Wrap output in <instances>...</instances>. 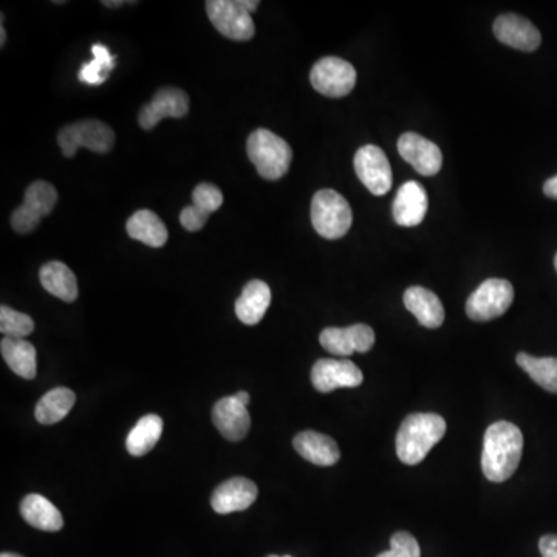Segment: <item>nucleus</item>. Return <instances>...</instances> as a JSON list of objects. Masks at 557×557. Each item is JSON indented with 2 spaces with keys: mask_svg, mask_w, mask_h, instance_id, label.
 Wrapping results in <instances>:
<instances>
[{
  "mask_svg": "<svg viewBox=\"0 0 557 557\" xmlns=\"http://www.w3.org/2000/svg\"><path fill=\"white\" fill-rule=\"evenodd\" d=\"M355 67L344 59L327 56L319 59L310 73L311 86L329 98L347 96L356 86Z\"/></svg>",
  "mask_w": 557,
  "mask_h": 557,
  "instance_id": "obj_9",
  "label": "nucleus"
},
{
  "mask_svg": "<svg viewBox=\"0 0 557 557\" xmlns=\"http://www.w3.org/2000/svg\"><path fill=\"white\" fill-rule=\"evenodd\" d=\"M356 175L373 195H386L392 189L393 175L387 155L373 144L361 147L353 160Z\"/></svg>",
  "mask_w": 557,
  "mask_h": 557,
  "instance_id": "obj_10",
  "label": "nucleus"
},
{
  "mask_svg": "<svg viewBox=\"0 0 557 557\" xmlns=\"http://www.w3.org/2000/svg\"><path fill=\"white\" fill-rule=\"evenodd\" d=\"M293 446L302 458L316 466H333L341 458L336 441L319 432H301L294 437Z\"/></svg>",
  "mask_w": 557,
  "mask_h": 557,
  "instance_id": "obj_21",
  "label": "nucleus"
},
{
  "mask_svg": "<svg viewBox=\"0 0 557 557\" xmlns=\"http://www.w3.org/2000/svg\"><path fill=\"white\" fill-rule=\"evenodd\" d=\"M212 421L220 434L229 441H240L247 437L251 428V417L247 406L236 397H226L217 401L212 409Z\"/></svg>",
  "mask_w": 557,
  "mask_h": 557,
  "instance_id": "obj_18",
  "label": "nucleus"
},
{
  "mask_svg": "<svg viewBox=\"0 0 557 557\" xmlns=\"http://www.w3.org/2000/svg\"><path fill=\"white\" fill-rule=\"evenodd\" d=\"M321 346L336 356H350L353 353H367L375 346V332L366 324H355L338 329L329 327L319 336Z\"/></svg>",
  "mask_w": 557,
  "mask_h": 557,
  "instance_id": "obj_13",
  "label": "nucleus"
},
{
  "mask_svg": "<svg viewBox=\"0 0 557 557\" xmlns=\"http://www.w3.org/2000/svg\"><path fill=\"white\" fill-rule=\"evenodd\" d=\"M256 483L245 477L226 480L214 491L211 497L212 510L217 514H231L247 510L256 502Z\"/></svg>",
  "mask_w": 557,
  "mask_h": 557,
  "instance_id": "obj_17",
  "label": "nucleus"
},
{
  "mask_svg": "<svg viewBox=\"0 0 557 557\" xmlns=\"http://www.w3.org/2000/svg\"><path fill=\"white\" fill-rule=\"evenodd\" d=\"M516 361L534 383L548 392L557 393V358H536L528 353H519Z\"/></svg>",
  "mask_w": 557,
  "mask_h": 557,
  "instance_id": "obj_29",
  "label": "nucleus"
},
{
  "mask_svg": "<svg viewBox=\"0 0 557 557\" xmlns=\"http://www.w3.org/2000/svg\"><path fill=\"white\" fill-rule=\"evenodd\" d=\"M163 434V420L155 414L144 415L127 435V451L134 457L151 452Z\"/></svg>",
  "mask_w": 557,
  "mask_h": 557,
  "instance_id": "obj_27",
  "label": "nucleus"
},
{
  "mask_svg": "<svg viewBox=\"0 0 557 557\" xmlns=\"http://www.w3.org/2000/svg\"><path fill=\"white\" fill-rule=\"evenodd\" d=\"M123 4L124 2H103V5H106V7H121Z\"/></svg>",
  "mask_w": 557,
  "mask_h": 557,
  "instance_id": "obj_38",
  "label": "nucleus"
},
{
  "mask_svg": "<svg viewBox=\"0 0 557 557\" xmlns=\"http://www.w3.org/2000/svg\"><path fill=\"white\" fill-rule=\"evenodd\" d=\"M364 375L349 359H319L311 370V383L321 393H330L342 387H358Z\"/></svg>",
  "mask_w": 557,
  "mask_h": 557,
  "instance_id": "obj_11",
  "label": "nucleus"
},
{
  "mask_svg": "<svg viewBox=\"0 0 557 557\" xmlns=\"http://www.w3.org/2000/svg\"><path fill=\"white\" fill-rule=\"evenodd\" d=\"M58 144L65 158L75 157L79 147L96 154H106L115 144L112 127L103 121L83 120L62 127L58 134Z\"/></svg>",
  "mask_w": 557,
  "mask_h": 557,
  "instance_id": "obj_5",
  "label": "nucleus"
},
{
  "mask_svg": "<svg viewBox=\"0 0 557 557\" xmlns=\"http://www.w3.org/2000/svg\"><path fill=\"white\" fill-rule=\"evenodd\" d=\"M127 234L147 247H165L169 239L168 228L154 211L140 209L127 220Z\"/></svg>",
  "mask_w": 557,
  "mask_h": 557,
  "instance_id": "obj_24",
  "label": "nucleus"
},
{
  "mask_svg": "<svg viewBox=\"0 0 557 557\" xmlns=\"http://www.w3.org/2000/svg\"><path fill=\"white\" fill-rule=\"evenodd\" d=\"M93 59L81 65L79 81L89 86H101L106 83L109 73L115 69V56L109 52L106 45L95 44L92 47Z\"/></svg>",
  "mask_w": 557,
  "mask_h": 557,
  "instance_id": "obj_30",
  "label": "nucleus"
},
{
  "mask_svg": "<svg viewBox=\"0 0 557 557\" xmlns=\"http://www.w3.org/2000/svg\"><path fill=\"white\" fill-rule=\"evenodd\" d=\"M234 397H236L237 400L240 401V403L245 404V406H248V404H250V395H248V392H243V390H240V392H237Z\"/></svg>",
  "mask_w": 557,
  "mask_h": 557,
  "instance_id": "obj_36",
  "label": "nucleus"
},
{
  "mask_svg": "<svg viewBox=\"0 0 557 557\" xmlns=\"http://www.w3.org/2000/svg\"><path fill=\"white\" fill-rule=\"evenodd\" d=\"M42 287L64 302L78 298V282L75 273L62 262H48L39 271Z\"/></svg>",
  "mask_w": 557,
  "mask_h": 557,
  "instance_id": "obj_25",
  "label": "nucleus"
},
{
  "mask_svg": "<svg viewBox=\"0 0 557 557\" xmlns=\"http://www.w3.org/2000/svg\"><path fill=\"white\" fill-rule=\"evenodd\" d=\"M376 557H421L420 545L411 533L398 531L390 539V550Z\"/></svg>",
  "mask_w": 557,
  "mask_h": 557,
  "instance_id": "obj_32",
  "label": "nucleus"
},
{
  "mask_svg": "<svg viewBox=\"0 0 557 557\" xmlns=\"http://www.w3.org/2000/svg\"><path fill=\"white\" fill-rule=\"evenodd\" d=\"M446 434V421L437 414H411L397 434V454L404 465L415 466L428 457Z\"/></svg>",
  "mask_w": 557,
  "mask_h": 557,
  "instance_id": "obj_2",
  "label": "nucleus"
},
{
  "mask_svg": "<svg viewBox=\"0 0 557 557\" xmlns=\"http://www.w3.org/2000/svg\"><path fill=\"white\" fill-rule=\"evenodd\" d=\"M268 557H281V556H268ZM282 557H291V556H282Z\"/></svg>",
  "mask_w": 557,
  "mask_h": 557,
  "instance_id": "obj_41",
  "label": "nucleus"
},
{
  "mask_svg": "<svg viewBox=\"0 0 557 557\" xmlns=\"http://www.w3.org/2000/svg\"><path fill=\"white\" fill-rule=\"evenodd\" d=\"M514 301V288L505 279H486L466 301V315L472 321H493L505 315Z\"/></svg>",
  "mask_w": 557,
  "mask_h": 557,
  "instance_id": "obj_7",
  "label": "nucleus"
},
{
  "mask_svg": "<svg viewBox=\"0 0 557 557\" xmlns=\"http://www.w3.org/2000/svg\"><path fill=\"white\" fill-rule=\"evenodd\" d=\"M242 4L245 10L250 14H253L254 11L257 10V7H259V2H257V0H242Z\"/></svg>",
  "mask_w": 557,
  "mask_h": 557,
  "instance_id": "obj_35",
  "label": "nucleus"
},
{
  "mask_svg": "<svg viewBox=\"0 0 557 557\" xmlns=\"http://www.w3.org/2000/svg\"><path fill=\"white\" fill-rule=\"evenodd\" d=\"M554 268H556V271H557V254H556V257H554Z\"/></svg>",
  "mask_w": 557,
  "mask_h": 557,
  "instance_id": "obj_40",
  "label": "nucleus"
},
{
  "mask_svg": "<svg viewBox=\"0 0 557 557\" xmlns=\"http://www.w3.org/2000/svg\"><path fill=\"white\" fill-rule=\"evenodd\" d=\"M0 557H24V556H21V554H16V553H2L0 554Z\"/></svg>",
  "mask_w": 557,
  "mask_h": 557,
  "instance_id": "obj_39",
  "label": "nucleus"
},
{
  "mask_svg": "<svg viewBox=\"0 0 557 557\" xmlns=\"http://www.w3.org/2000/svg\"><path fill=\"white\" fill-rule=\"evenodd\" d=\"M194 205L186 206L180 214V223L189 233H197L208 222L212 212L219 211L223 205V194L212 183H200L192 191Z\"/></svg>",
  "mask_w": 557,
  "mask_h": 557,
  "instance_id": "obj_16",
  "label": "nucleus"
},
{
  "mask_svg": "<svg viewBox=\"0 0 557 557\" xmlns=\"http://www.w3.org/2000/svg\"><path fill=\"white\" fill-rule=\"evenodd\" d=\"M353 212L349 202L333 189H321L311 202V223L324 239L336 240L349 233Z\"/></svg>",
  "mask_w": 557,
  "mask_h": 557,
  "instance_id": "obj_4",
  "label": "nucleus"
},
{
  "mask_svg": "<svg viewBox=\"0 0 557 557\" xmlns=\"http://www.w3.org/2000/svg\"><path fill=\"white\" fill-rule=\"evenodd\" d=\"M523 452V435L516 424L497 421L483 438L482 471L489 482L502 483L513 477Z\"/></svg>",
  "mask_w": 557,
  "mask_h": 557,
  "instance_id": "obj_1",
  "label": "nucleus"
},
{
  "mask_svg": "<svg viewBox=\"0 0 557 557\" xmlns=\"http://www.w3.org/2000/svg\"><path fill=\"white\" fill-rule=\"evenodd\" d=\"M206 11L220 35L231 41H250L256 33L253 18L243 7L242 0H208Z\"/></svg>",
  "mask_w": 557,
  "mask_h": 557,
  "instance_id": "obj_8",
  "label": "nucleus"
},
{
  "mask_svg": "<svg viewBox=\"0 0 557 557\" xmlns=\"http://www.w3.org/2000/svg\"><path fill=\"white\" fill-rule=\"evenodd\" d=\"M25 522L36 530L56 533L64 527L61 511L41 494H28L21 503Z\"/></svg>",
  "mask_w": 557,
  "mask_h": 557,
  "instance_id": "obj_23",
  "label": "nucleus"
},
{
  "mask_svg": "<svg viewBox=\"0 0 557 557\" xmlns=\"http://www.w3.org/2000/svg\"><path fill=\"white\" fill-rule=\"evenodd\" d=\"M494 35L502 44L520 52H534L542 42L536 25L519 14H502L494 22Z\"/></svg>",
  "mask_w": 557,
  "mask_h": 557,
  "instance_id": "obj_15",
  "label": "nucleus"
},
{
  "mask_svg": "<svg viewBox=\"0 0 557 557\" xmlns=\"http://www.w3.org/2000/svg\"><path fill=\"white\" fill-rule=\"evenodd\" d=\"M404 307L411 311L426 329H438L445 322V308L434 291L411 287L404 291Z\"/></svg>",
  "mask_w": 557,
  "mask_h": 557,
  "instance_id": "obj_20",
  "label": "nucleus"
},
{
  "mask_svg": "<svg viewBox=\"0 0 557 557\" xmlns=\"http://www.w3.org/2000/svg\"><path fill=\"white\" fill-rule=\"evenodd\" d=\"M271 304V290L264 281L248 282L236 301V315L243 324L256 325L264 319Z\"/></svg>",
  "mask_w": 557,
  "mask_h": 557,
  "instance_id": "obj_22",
  "label": "nucleus"
},
{
  "mask_svg": "<svg viewBox=\"0 0 557 557\" xmlns=\"http://www.w3.org/2000/svg\"><path fill=\"white\" fill-rule=\"evenodd\" d=\"M248 158L265 180H279L287 174L293 160L290 144L271 130L257 129L248 137Z\"/></svg>",
  "mask_w": 557,
  "mask_h": 557,
  "instance_id": "obj_3",
  "label": "nucleus"
},
{
  "mask_svg": "<svg viewBox=\"0 0 557 557\" xmlns=\"http://www.w3.org/2000/svg\"><path fill=\"white\" fill-rule=\"evenodd\" d=\"M544 194L550 199L557 200V175L547 180L544 185Z\"/></svg>",
  "mask_w": 557,
  "mask_h": 557,
  "instance_id": "obj_34",
  "label": "nucleus"
},
{
  "mask_svg": "<svg viewBox=\"0 0 557 557\" xmlns=\"http://www.w3.org/2000/svg\"><path fill=\"white\" fill-rule=\"evenodd\" d=\"M58 203V191L52 183H31L25 191L24 202L11 214V226L18 234H30L38 228L42 217L48 216Z\"/></svg>",
  "mask_w": 557,
  "mask_h": 557,
  "instance_id": "obj_6",
  "label": "nucleus"
},
{
  "mask_svg": "<svg viewBox=\"0 0 557 557\" xmlns=\"http://www.w3.org/2000/svg\"><path fill=\"white\" fill-rule=\"evenodd\" d=\"M75 393L67 387H56L45 393L35 409L36 420L41 424H55L64 420L75 406Z\"/></svg>",
  "mask_w": 557,
  "mask_h": 557,
  "instance_id": "obj_28",
  "label": "nucleus"
},
{
  "mask_svg": "<svg viewBox=\"0 0 557 557\" xmlns=\"http://www.w3.org/2000/svg\"><path fill=\"white\" fill-rule=\"evenodd\" d=\"M539 551L542 557H557L556 534H547V536L540 537Z\"/></svg>",
  "mask_w": 557,
  "mask_h": 557,
  "instance_id": "obj_33",
  "label": "nucleus"
},
{
  "mask_svg": "<svg viewBox=\"0 0 557 557\" xmlns=\"http://www.w3.org/2000/svg\"><path fill=\"white\" fill-rule=\"evenodd\" d=\"M398 152L418 174L434 177L443 166L440 147L415 132H407L398 140Z\"/></svg>",
  "mask_w": 557,
  "mask_h": 557,
  "instance_id": "obj_14",
  "label": "nucleus"
},
{
  "mask_svg": "<svg viewBox=\"0 0 557 557\" xmlns=\"http://www.w3.org/2000/svg\"><path fill=\"white\" fill-rule=\"evenodd\" d=\"M0 332L5 338L24 339L35 332V322L30 316L2 305L0 307Z\"/></svg>",
  "mask_w": 557,
  "mask_h": 557,
  "instance_id": "obj_31",
  "label": "nucleus"
},
{
  "mask_svg": "<svg viewBox=\"0 0 557 557\" xmlns=\"http://www.w3.org/2000/svg\"><path fill=\"white\" fill-rule=\"evenodd\" d=\"M428 206V194L420 183H404L393 200V219L400 226L412 228L423 222Z\"/></svg>",
  "mask_w": 557,
  "mask_h": 557,
  "instance_id": "obj_19",
  "label": "nucleus"
},
{
  "mask_svg": "<svg viewBox=\"0 0 557 557\" xmlns=\"http://www.w3.org/2000/svg\"><path fill=\"white\" fill-rule=\"evenodd\" d=\"M5 42H7V31H5L4 16H2V27H0V47H4Z\"/></svg>",
  "mask_w": 557,
  "mask_h": 557,
  "instance_id": "obj_37",
  "label": "nucleus"
},
{
  "mask_svg": "<svg viewBox=\"0 0 557 557\" xmlns=\"http://www.w3.org/2000/svg\"><path fill=\"white\" fill-rule=\"evenodd\" d=\"M189 112V98L185 90L163 87L155 92L151 103L144 104L138 123L144 130H151L165 118H183Z\"/></svg>",
  "mask_w": 557,
  "mask_h": 557,
  "instance_id": "obj_12",
  "label": "nucleus"
},
{
  "mask_svg": "<svg viewBox=\"0 0 557 557\" xmlns=\"http://www.w3.org/2000/svg\"><path fill=\"white\" fill-rule=\"evenodd\" d=\"M0 350L5 363L16 375L24 380H35L38 367H36V349L31 342L25 339L4 338L0 342Z\"/></svg>",
  "mask_w": 557,
  "mask_h": 557,
  "instance_id": "obj_26",
  "label": "nucleus"
}]
</instances>
